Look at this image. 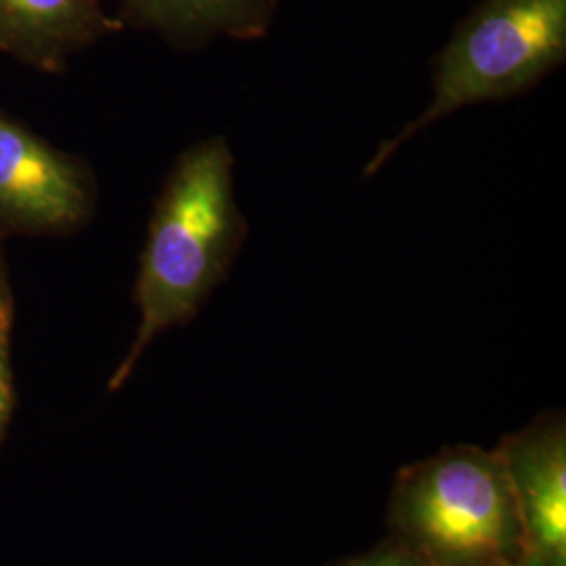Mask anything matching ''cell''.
Segmentation results:
<instances>
[{
	"label": "cell",
	"mask_w": 566,
	"mask_h": 566,
	"mask_svg": "<svg viewBox=\"0 0 566 566\" xmlns=\"http://www.w3.org/2000/svg\"><path fill=\"white\" fill-rule=\"evenodd\" d=\"M332 566H426L413 552H409L407 547L401 546L399 542H395L392 537L385 539L382 544H378L371 549H367L365 554L359 556H350L344 558L340 563Z\"/></svg>",
	"instance_id": "obj_8"
},
{
	"label": "cell",
	"mask_w": 566,
	"mask_h": 566,
	"mask_svg": "<svg viewBox=\"0 0 566 566\" xmlns=\"http://www.w3.org/2000/svg\"><path fill=\"white\" fill-rule=\"evenodd\" d=\"M500 566H525V565H521V563H518V565H500Z\"/></svg>",
	"instance_id": "obj_12"
},
{
	"label": "cell",
	"mask_w": 566,
	"mask_h": 566,
	"mask_svg": "<svg viewBox=\"0 0 566 566\" xmlns=\"http://www.w3.org/2000/svg\"><path fill=\"white\" fill-rule=\"evenodd\" d=\"M565 57L566 0H481L437 57L428 107L380 145L365 177L434 122L468 105L521 95Z\"/></svg>",
	"instance_id": "obj_3"
},
{
	"label": "cell",
	"mask_w": 566,
	"mask_h": 566,
	"mask_svg": "<svg viewBox=\"0 0 566 566\" xmlns=\"http://www.w3.org/2000/svg\"><path fill=\"white\" fill-rule=\"evenodd\" d=\"M523 528V565L566 566V422L544 413L495 447Z\"/></svg>",
	"instance_id": "obj_5"
},
{
	"label": "cell",
	"mask_w": 566,
	"mask_h": 566,
	"mask_svg": "<svg viewBox=\"0 0 566 566\" xmlns=\"http://www.w3.org/2000/svg\"><path fill=\"white\" fill-rule=\"evenodd\" d=\"M9 329H0V369H9Z\"/></svg>",
	"instance_id": "obj_11"
},
{
	"label": "cell",
	"mask_w": 566,
	"mask_h": 566,
	"mask_svg": "<svg viewBox=\"0 0 566 566\" xmlns=\"http://www.w3.org/2000/svg\"><path fill=\"white\" fill-rule=\"evenodd\" d=\"M95 202L84 166L0 116V229L67 233Z\"/></svg>",
	"instance_id": "obj_4"
},
{
	"label": "cell",
	"mask_w": 566,
	"mask_h": 566,
	"mask_svg": "<svg viewBox=\"0 0 566 566\" xmlns=\"http://www.w3.org/2000/svg\"><path fill=\"white\" fill-rule=\"evenodd\" d=\"M9 324H11V296H9V285H7L2 256H0V329H9Z\"/></svg>",
	"instance_id": "obj_10"
},
{
	"label": "cell",
	"mask_w": 566,
	"mask_h": 566,
	"mask_svg": "<svg viewBox=\"0 0 566 566\" xmlns=\"http://www.w3.org/2000/svg\"><path fill=\"white\" fill-rule=\"evenodd\" d=\"M388 526L426 566L523 565V528L495 449L443 447L401 468Z\"/></svg>",
	"instance_id": "obj_2"
},
{
	"label": "cell",
	"mask_w": 566,
	"mask_h": 566,
	"mask_svg": "<svg viewBox=\"0 0 566 566\" xmlns=\"http://www.w3.org/2000/svg\"><path fill=\"white\" fill-rule=\"evenodd\" d=\"M120 21L163 34L182 46L214 36L235 41L263 39L277 0H120Z\"/></svg>",
	"instance_id": "obj_7"
},
{
	"label": "cell",
	"mask_w": 566,
	"mask_h": 566,
	"mask_svg": "<svg viewBox=\"0 0 566 566\" xmlns=\"http://www.w3.org/2000/svg\"><path fill=\"white\" fill-rule=\"evenodd\" d=\"M13 409V388L9 369H0V439Z\"/></svg>",
	"instance_id": "obj_9"
},
{
	"label": "cell",
	"mask_w": 566,
	"mask_h": 566,
	"mask_svg": "<svg viewBox=\"0 0 566 566\" xmlns=\"http://www.w3.org/2000/svg\"><path fill=\"white\" fill-rule=\"evenodd\" d=\"M122 28L102 0H0V53L44 74H60L74 53Z\"/></svg>",
	"instance_id": "obj_6"
},
{
	"label": "cell",
	"mask_w": 566,
	"mask_h": 566,
	"mask_svg": "<svg viewBox=\"0 0 566 566\" xmlns=\"http://www.w3.org/2000/svg\"><path fill=\"white\" fill-rule=\"evenodd\" d=\"M248 224L233 193V154L223 137L189 147L166 179L142 254L137 336L109 378L118 390L164 329L189 322L223 282Z\"/></svg>",
	"instance_id": "obj_1"
}]
</instances>
